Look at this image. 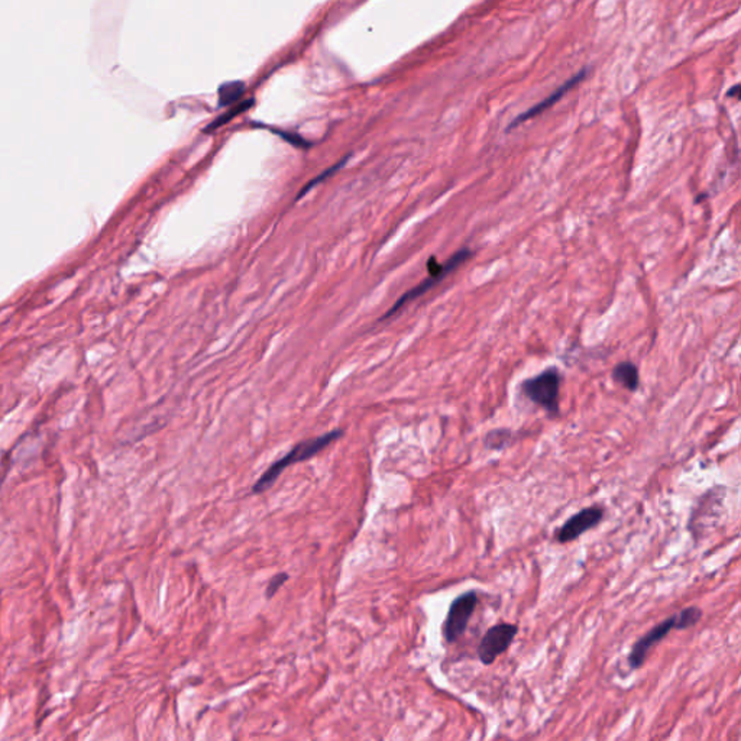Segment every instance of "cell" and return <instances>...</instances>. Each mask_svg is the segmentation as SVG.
Wrapping results in <instances>:
<instances>
[{
	"instance_id": "6da1fadb",
	"label": "cell",
	"mask_w": 741,
	"mask_h": 741,
	"mask_svg": "<svg viewBox=\"0 0 741 741\" xmlns=\"http://www.w3.org/2000/svg\"><path fill=\"white\" fill-rule=\"evenodd\" d=\"M343 432L340 429L327 432L322 436L307 439L297 443L287 455H284L281 459L275 461L273 465L268 466V469L258 478V481L252 486V491L255 494H261L266 491L268 488L273 486V484L277 481V478L286 470L289 466L304 462L307 459H311L313 456H316L319 452L326 449L330 443H333L335 440L342 437Z\"/></svg>"
},
{
	"instance_id": "7a4b0ae2",
	"label": "cell",
	"mask_w": 741,
	"mask_h": 741,
	"mask_svg": "<svg viewBox=\"0 0 741 741\" xmlns=\"http://www.w3.org/2000/svg\"><path fill=\"white\" fill-rule=\"evenodd\" d=\"M562 374L550 367L522 383V392L536 405L545 408L550 416L559 414Z\"/></svg>"
},
{
	"instance_id": "3957f363",
	"label": "cell",
	"mask_w": 741,
	"mask_h": 741,
	"mask_svg": "<svg viewBox=\"0 0 741 741\" xmlns=\"http://www.w3.org/2000/svg\"><path fill=\"white\" fill-rule=\"evenodd\" d=\"M472 255V250L464 248L461 250L456 252V254L452 255V258H449L445 264H440V266L437 268L436 271L433 273H429V277L423 280L419 286L413 287L410 291H407L405 294H403L399 300L394 303V306L384 314L381 320H385L391 316H394V314L399 313L405 304L412 303L413 300H416V298L421 297L424 293H428L429 290H432L434 286H437V284L440 281H443L452 271H455L456 268H458L461 264H464L466 259H469Z\"/></svg>"
},
{
	"instance_id": "277c9868",
	"label": "cell",
	"mask_w": 741,
	"mask_h": 741,
	"mask_svg": "<svg viewBox=\"0 0 741 741\" xmlns=\"http://www.w3.org/2000/svg\"><path fill=\"white\" fill-rule=\"evenodd\" d=\"M477 604L478 595L475 591L461 594L452 601L443 624V637L448 643L458 641L465 634Z\"/></svg>"
},
{
	"instance_id": "5b68a950",
	"label": "cell",
	"mask_w": 741,
	"mask_h": 741,
	"mask_svg": "<svg viewBox=\"0 0 741 741\" xmlns=\"http://www.w3.org/2000/svg\"><path fill=\"white\" fill-rule=\"evenodd\" d=\"M517 633L518 627L510 623H500L488 628L478 648V657L482 661V665L490 666L498 656L506 653L513 644Z\"/></svg>"
},
{
	"instance_id": "8992f818",
	"label": "cell",
	"mask_w": 741,
	"mask_h": 741,
	"mask_svg": "<svg viewBox=\"0 0 741 741\" xmlns=\"http://www.w3.org/2000/svg\"><path fill=\"white\" fill-rule=\"evenodd\" d=\"M604 509L600 506L587 507L575 513L571 518H567L562 527L555 533V539L559 543H569L576 540L583 533L596 527L603 522Z\"/></svg>"
},
{
	"instance_id": "52a82bcc",
	"label": "cell",
	"mask_w": 741,
	"mask_h": 741,
	"mask_svg": "<svg viewBox=\"0 0 741 741\" xmlns=\"http://www.w3.org/2000/svg\"><path fill=\"white\" fill-rule=\"evenodd\" d=\"M672 630H676V614L668 617L665 621H661L657 625H655L650 632L646 633L641 639H639L633 644V648L632 650H630L628 657H627L628 666L632 669H640L644 665L646 659H648L649 652L657 643L664 640L672 632Z\"/></svg>"
},
{
	"instance_id": "ba28073f",
	"label": "cell",
	"mask_w": 741,
	"mask_h": 741,
	"mask_svg": "<svg viewBox=\"0 0 741 741\" xmlns=\"http://www.w3.org/2000/svg\"><path fill=\"white\" fill-rule=\"evenodd\" d=\"M587 74H588L587 68H583V70H580L579 73H576L574 77L569 78V80H566L559 89H556L554 93L549 94V96H547L546 99H543V100L539 102L538 104H534L533 107H530L529 110H526L524 113L518 115V116L509 125V131L517 128L518 125H522V123H524V122H527V120H530V119H533V118H536V116H539L540 113L545 112V110H547L549 107H551L554 104H556V103L565 96V94H566L567 91L572 90L576 84H579V83L583 80V78L587 77Z\"/></svg>"
},
{
	"instance_id": "9c48e42d",
	"label": "cell",
	"mask_w": 741,
	"mask_h": 741,
	"mask_svg": "<svg viewBox=\"0 0 741 741\" xmlns=\"http://www.w3.org/2000/svg\"><path fill=\"white\" fill-rule=\"evenodd\" d=\"M612 380L628 391H637L640 387V375L637 365L630 360L620 362V364H617L616 368L612 369Z\"/></svg>"
},
{
	"instance_id": "30bf717a",
	"label": "cell",
	"mask_w": 741,
	"mask_h": 741,
	"mask_svg": "<svg viewBox=\"0 0 741 741\" xmlns=\"http://www.w3.org/2000/svg\"><path fill=\"white\" fill-rule=\"evenodd\" d=\"M246 84L242 82H229L219 87V107L232 106L238 103L245 93Z\"/></svg>"
},
{
	"instance_id": "8fae6325",
	"label": "cell",
	"mask_w": 741,
	"mask_h": 741,
	"mask_svg": "<svg viewBox=\"0 0 741 741\" xmlns=\"http://www.w3.org/2000/svg\"><path fill=\"white\" fill-rule=\"evenodd\" d=\"M254 103H255L254 99H246V100H244V102H241V103H236L233 107H230V109L228 110L226 113L220 115L217 119H214L212 123H209V125H208V128L204 129V134H210V132L219 129L220 126H223L225 123H229V122H230L232 119H235L236 116H239L241 113L246 112L248 109H250L252 106H254Z\"/></svg>"
},
{
	"instance_id": "7c38bea8",
	"label": "cell",
	"mask_w": 741,
	"mask_h": 741,
	"mask_svg": "<svg viewBox=\"0 0 741 741\" xmlns=\"http://www.w3.org/2000/svg\"><path fill=\"white\" fill-rule=\"evenodd\" d=\"M702 619V610L698 607H688L676 614V630H686L697 625Z\"/></svg>"
},
{
	"instance_id": "4fadbf2b",
	"label": "cell",
	"mask_w": 741,
	"mask_h": 741,
	"mask_svg": "<svg viewBox=\"0 0 741 741\" xmlns=\"http://www.w3.org/2000/svg\"><path fill=\"white\" fill-rule=\"evenodd\" d=\"M349 156H351V154H348V155H346V156H345V158H342L340 161H338V163H336L335 165H332V167H329L327 170H324V171L322 172V174H319L318 177H314L313 180H310V181H309V183H307V184H306V185H304V187L302 188V190H300V193H298V194H297L295 200H300V199H302V197H303V196H304L306 193L311 192L314 187H316V185H319L320 183H323V181H324L326 179H329L330 176H332V174H333V172H336V171H338L339 168H342V167H343V165H345L346 163H348V160H349Z\"/></svg>"
},
{
	"instance_id": "5bb4252c",
	"label": "cell",
	"mask_w": 741,
	"mask_h": 741,
	"mask_svg": "<svg viewBox=\"0 0 741 741\" xmlns=\"http://www.w3.org/2000/svg\"><path fill=\"white\" fill-rule=\"evenodd\" d=\"M510 439H511V432L509 429H495L486 433L484 443L488 449L497 450V449L506 448L510 443Z\"/></svg>"
},
{
	"instance_id": "9a60e30c",
	"label": "cell",
	"mask_w": 741,
	"mask_h": 741,
	"mask_svg": "<svg viewBox=\"0 0 741 741\" xmlns=\"http://www.w3.org/2000/svg\"><path fill=\"white\" fill-rule=\"evenodd\" d=\"M268 129H270V131L274 132V134H277V135H280L281 138H284V140H287L289 144H291V145H294V147H297V148H309V147H310V144H309V142H307L306 139H303L300 135H297V134H294V132L278 131V129L270 128V126H268Z\"/></svg>"
},
{
	"instance_id": "2e32d148",
	"label": "cell",
	"mask_w": 741,
	"mask_h": 741,
	"mask_svg": "<svg viewBox=\"0 0 741 741\" xmlns=\"http://www.w3.org/2000/svg\"><path fill=\"white\" fill-rule=\"evenodd\" d=\"M287 580H289V575H287L286 572L277 574V575L270 580V583H268L266 591H265L266 598H273V596L278 592V589H280Z\"/></svg>"
},
{
	"instance_id": "e0dca14e",
	"label": "cell",
	"mask_w": 741,
	"mask_h": 741,
	"mask_svg": "<svg viewBox=\"0 0 741 741\" xmlns=\"http://www.w3.org/2000/svg\"><path fill=\"white\" fill-rule=\"evenodd\" d=\"M738 90H740V86H738V84H735V86H734V89L729 91V96H735V98H737V96H738V94H737V91H738Z\"/></svg>"
}]
</instances>
